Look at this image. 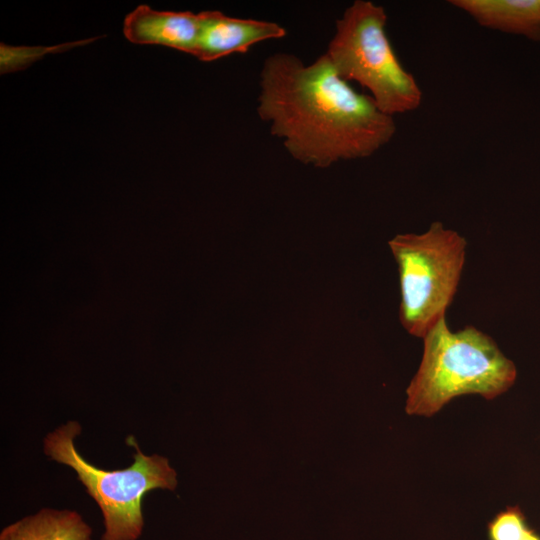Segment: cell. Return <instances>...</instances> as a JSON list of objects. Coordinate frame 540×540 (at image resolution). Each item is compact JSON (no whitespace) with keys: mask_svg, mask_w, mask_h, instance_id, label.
I'll use <instances>...</instances> for the list:
<instances>
[{"mask_svg":"<svg viewBox=\"0 0 540 540\" xmlns=\"http://www.w3.org/2000/svg\"><path fill=\"white\" fill-rule=\"evenodd\" d=\"M194 57L215 61L233 53H246L253 45L286 36L281 25L264 20L236 18L220 11H202Z\"/></svg>","mask_w":540,"mask_h":540,"instance_id":"8992f818","label":"cell"},{"mask_svg":"<svg viewBox=\"0 0 540 540\" xmlns=\"http://www.w3.org/2000/svg\"><path fill=\"white\" fill-rule=\"evenodd\" d=\"M530 529L522 510L518 506H510L488 523V540H521Z\"/></svg>","mask_w":540,"mask_h":540,"instance_id":"30bf717a","label":"cell"},{"mask_svg":"<svg viewBox=\"0 0 540 540\" xmlns=\"http://www.w3.org/2000/svg\"><path fill=\"white\" fill-rule=\"evenodd\" d=\"M81 433L78 422L69 421L44 439V453L52 460L71 467L87 493L96 501L104 518L101 540H136L144 520L142 501L154 489L174 490L176 472L167 458L145 455L133 436L127 443L136 453L134 462L125 469L104 470L87 462L77 451L74 439Z\"/></svg>","mask_w":540,"mask_h":540,"instance_id":"277c9868","label":"cell"},{"mask_svg":"<svg viewBox=\"0 0 540 540\" xmlns=\"http://www.w3.org/2000/svg\"><path fill=\"white\" fill-rule=\"evenodd\" d=\"M257 112L291 157L318 168L369 157L396 132L394 118L343 80L325 54L309 65L285 52L267 57Z\"/></svg>","mask_w":540,"mask_h":540,"instance_id":"6da1fadb","label":"cell"},{"mask_svg":"<svg viewBox=\"0 0 540 540\" xmlns=\"http://www.w3.org/2000/svg\"><path fill=\"white\" fill-rule=\"evenodd\" d=\"M423 341L421 363L406 391L410 415L432 416L465 394L491 400L516 380L514 363L490 336L473 326L453 332L442 318Z\"/></svg>","mask_w":540,"mask_h":540,"instance_id":"7a4b0ae2","label":"cell"},{"mask_svg":"<svg viewBox=\"0 0 540 540\" xmlns=\"http://www.w3.org/2000/svg\"><path fill=\"white\" fill-rule=\"evenodd\" d=\"M521 540H540V535L537 534L533 529H530V531Z\"/></svg>","mask_w":540,"mask_h":540,"instance_id":"8fae6325","label":"cell"},{"mask_svg":"<svg viewBox=\"0 0 540 540\" xmlns=\"http://www.w3.org/2000/svg\"><path fill=\"white\" fill-rule=\"evenodd\" d=\"M466 240L433 222L421 234H398L389 247L398 265L405 330L423 338L442 318L456 294L465 263Z\"/></svg>","mask_w":540,"mask_h":540,"instance_id":"5b68a950","label":"cell"},{"mask_svg":"<svg viewBox=\"0 0 540 540\" xmlns=\"http://www.w3.org/2000/svg\"><path fill=\"white\" fill-rule=\"evenodd\" d=\"M91 534L77 512L42 509L4 528L0 540H91Z\"/></svg>","mask_w":540,"mask_h":540,"instance_id":"9c48e42d","label":"cell"},{"mask_svg":"<svg viewBox=\"0 0 540 540\" xmlns=\"http://www.w3.org/2000/svg\"><path fill=\"white\" fill-rule=\"evenodd\" d=\"M386 23L381 5L356 0L337 19L324 54L343 80L360 84L376 106L393 117L418 109L423 92L397 58Z\"/></svg>","mask_w":540,"mask_h":540,"instance_id":"3957f363","label":"cell"},{"mask_svg":"<svg viewBox=\"0 0 540 540\" xmlns=\"http://www.w3.org/2000/svg\"><path fill=\"white\" fill-rule=\"evenodd\" d=\"M200 32V14L158 11L139 5L124 19L123 33L135 44L161 45L194 56Z\"/></svg>","mask_w":540,"mask_h":540,"instance_id":"52a82bcc","label":"cell"},{"mask_svg":"<svg viewBox=\"0 0 540 540\" xmlns=\"http://www.w3.org/2000/svg\"><path fill=\"white\" fill-rule=\"evenodd\" d=\"M480 26L540 41V0H452Z\"/></svg>","mask_w":540,"mask_h":540,"instance_id":"ba28073f","label":"cell"}]
</instances>
